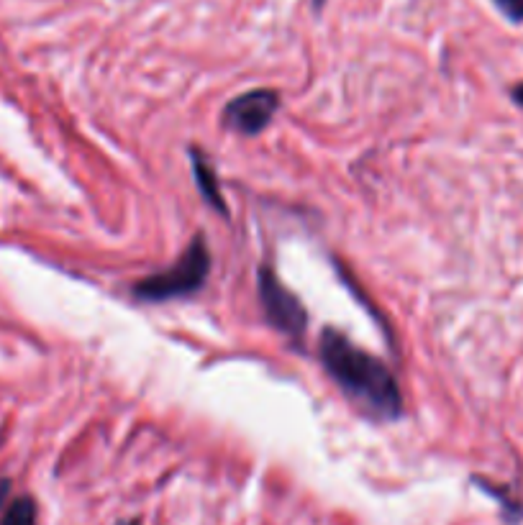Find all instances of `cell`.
Here are the masks:
<instances>
[{"label": "cell", "mask_w": 523, "mask_h": 525, "mask_svg": "<svg viewBox=\"0 0 523 525\" xmlns=\"http://www.w3.org/2000/svg\"><path fill=\"white\" fill-rule=\"evenodd\" d=\"M8 490H11V482H8V479H0V508H3V502H6Z\"/></svg>", "instance_id": "8"}, {"label": "cell", "mask_w": 523, "mask_h": 525, "mask_svg": "<svg viewBox=\"0 0 523 525\" xmlns=\"http://www.w3.org/2000/svg\"><path fill=\"white\" fill-rule=\"evenodd\" d=\"M513 98H516L518 105H523V82H521V85H518L516 90H513Z\"/></svg>", "instance_id": "9"}, {"label": "cell", "mask_w": 523, "mask_h": 525, "mask_svg": "<svg viewBox=\"0 0 523 525\" xmlns=\"http://www.w3.org/2000/svg\"><path fill=\"white\" fill-rule=\"evenodd\" d=\"M277 108H280V95L275 90H249L226 105L224 123L229 129L252 136L270 126Z\"/></svg>", "instance_id": "4"}, {"label": "cell", "mask_w": 523, "mask_h": 525, "mask_svg": "<svg viewBox=\"0 0 523 525\" xmlns=\"http://www.w3.org/2000/svg\"><path fill=\"white\" fill-rule=\"evenodd\" d=\"M193 172H195V182H198L200 195L208 200V205H211L213 210H218V213H226V203H224V195H221V190H218L216 172L211 170L208 159L200 152H195V149H193Z\"/></svg>", "instance_id": "5"}, {"label": "cell", "mask_w": 523, "mask_h": 525, "mask_svg": "<svg viewBox=\"0 0 523 525\" xmlns=\"http://www.w3.org/2000/svg\"><path fill=\"white\" fill-rule=\"evenodd\" d=\"M118 525H139L136 520H126V523H118Z\"/></svg>", "instance_id": "10"}, {"label": "cell", "mask_w": 523, "mask_h": 525, "mask_svg": "<svg viewBox=\"0 0 523 525\" xmlns=\"http://www.w3.org/2000/svg\"><path fill=\"white\" fill-rule=\"evenodd\" d=\"M208 272H211V251H208L206 239L195 236L193 244L188 246L183 257L177 259L170 269L157 272L152 277H144L142 282L134 285L136 298L147 300V303H159V300L185 298L190 292L200 290L206 285Z\"/></svg>", "instance_id": "2"}, {"label": "cell", "mask_w": 523, "mask_h": 525, "mask_svg": "<svg viewBox=\"0 0 523 525\" xmlns=\"http://www.w3.org/2000/svg\"><path fill=\"white\" fill-rule=\"evenodd\" d=\"M321 359L336 385L365 410L385 420L403 415V395L393 372L380 359L357 349L344 333L336 328L321 333Z\"/></svg>", "instance_id": "1"}, {"label": "cell", "mask_w": 523, "mask_h": 525, "mask_svg": "<svg viewBox=\"0 0 523 525\" xmlns=\"http://www.w3.org/2000/svg\"><path fill=\"white\" fill-rule=\"evenodd\" d=\"M257 290L259 300H262V310L265 318L277 328L280 333L290 336L293 341H298L308 326V313L300 305V300L295 298L293 292L277 280L275 272L267 267H262L257 272Z\"/></svg>", "instance_id": "3"}, {"label": "cell", "mask_w": 523, "mask_h": 525, "mask_svg": "<svg viewBox=\"0 0 523 525\" xmlns=\"http://www.w3.org/2000/svg\"><path fill=\"white\" fill-rule=\"evenodd\" d=\"M511 21H523V0H493Z\"/></svg>", "instance_id": "7"}, {"label": "cell", "mask_w": 523, "mask_h": 525, "mask_svg": "<svg viewBox=\"0 0 523 525\" xmlns=\"http://www.w3.org/2000/svg\"><path fill=\"white\" fill-rule=\"evenodd\" d=\"M0 525H36V502L31 497H16L0 518Z\"/></svg>", "instance_id": "6"}]
</instances>
